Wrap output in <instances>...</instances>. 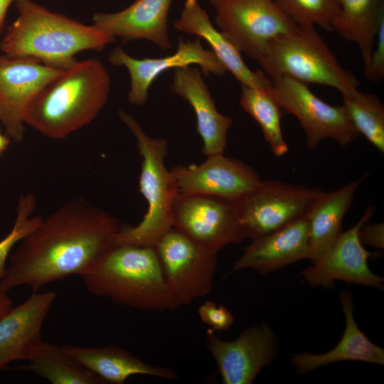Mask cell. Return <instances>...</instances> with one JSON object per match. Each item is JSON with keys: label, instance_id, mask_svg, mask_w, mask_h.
<instances>
[{"label": "cell", "instance_id": "obj_11", "mask_svg": "<svg viewBox=\"0 0 384 384\" xmlns=\"http://www.w3.org/2000/svg\"><path fill=\"white\" fill-rule=\"evenodd\" d=\"M154 247L177 307L211 292L218 253L205 250L174 228Z\"/></svg>", "mask_w": 384, "mask_h": 384}, {"label": "cell", "instance_id": "obj_31", "mask_svg": "<svg viewBox=\"0 0 384 384\" xmlns=\"http://www.w3.org/2000/svg\"><path fill=\"white\" fill-rule=\"evenodd\" d=\"M201 321L213 331H228L234 322L232 313L224 306L206 301L198 309Z\"/></svg>", "mask_w": 384, "mask_h": 384}, {"label": "cell", "instance_id": "obj_15", "mask_svg": "<svg viewBox=\"0 0 384 384\" xmlns=\"http://www.w3.org/2000/svg\"><path fill=\"white\" fill-rule=\"evenodd\" d=\"M207 348L215 359L224 384H250L276 354V341L265 324L244 330L233 341H225L208 329Z\"/></svg>", "mask_w": 384, "mask_h": 384}, {"label": "cell", "instance_id": "obj_7", "mask_svg": "<svg viewBox=\"0 0 384 384\" xmlns=\"http://www.w3.org/2000/svg\"><path fill=\"white\" fill-rule=\"evenodd\" d=\"M321 192L318 187L261 180L235 201L245 238L255 239L305 216Z\"/></svg>", "mask_w": 384, "mask_h": 384}, {"label": "cell", "instance_id": "obj_20", "mask_svg": "<svg viewBox=\"0 0 384 384\" xmlns=\"http://www.w3.org/2000/svg\"><path fill=\"white\" fill-rule=\"evenodd\" d=\"M170 90L192 107L197 132L203 141V154L207 156L223 154L233 121L217 110L200 70L191 66L174 69Z\"/></svg>", "mask_w": 384, "mask_h": 384}, {"label": "cell", "instance_id": "obj_27", "mask_svg": "<svg viewBox=\"0 0 384 384\" xmlns=\"http://www.w3.org/2000/svg\"><path fill=\"white\" fill-rule=\"evenodd\" d=\"M269 86L242 85L240 106L258 123L272 152L282 156L289 147L282 132V109L270 93Z\"/></svg>", "mask_w": 384, "mask_h": 384}, {"label": "cell", "instance_id": "obj_9", "mask_svg": "<svg viewBox=\"0 0 384 384\" xmlns=\"http://www.w3.org/2000/svg\"><path fill=\"white\" fill-rule=\"evenodd\" d=\"M171 225L214 253L245 239L235 201L218 196L178 191L173 202Z\"/></svg>", "mask_w": 384, "mask_h": 384}, {"label": "cell", "instance_id": "obj_23", "mask_svg": "<svg viewBox=\"0 0 384 384\" xmlns=\"http://www.w3.org/2000/svg\"><path fill=\"white\" fill-rule=\"evenodd\" d=\"M346 318V328L338 343L330 351L321 354H294L292 363L299 373H305L322 366L343 361H356L384 364V350L370 341L360 330L353 317V303L350 292L340 296Z\"/></svg>", "mask_w": 384, "mask_h": 384}, {"label": "cell", "instance_id": "obj_5", "mask_svg": "<svg viewBox=\"0 0 384 384\" xmlns=\"http://www.w3.org/2000/svg\"><path fill=\"white\" fill-rule=\"evenodd\" d=\"M118 114L136 138L142 158L139 189L148 208L138 225L122 226L115 236L114 245L154 247L172 228L171 209L178 192L174 176L165 165L168 142L147 135L136 119L127 112L119 110Z\"/></svg>", "mask_w": 384, "mask_h": 384}, {"label": "cell", "instance_id": "obj_1", "mask_svg": "<svg viewBox=\"0 0 384 384\" xmlns=\"http://www.w3.org/2000/svg\"><path fill=\"white\" fill-rule=\"evenodd\" d=\"M119 220L82 198H75L43 219L10 258L0 289L18 286L38 292L47 284L79 274L114 245Z\"/></svg>", "mask_w": 384, "mask_h": 384}, {"label": "cell", "instance_id": "obj_2", "mask_svg": "<svg viewBox=\"0 0 384 384\" xmlns=\"http://www.w3.org/2000/svg\"><path fill=\"white\" fill-rule=\"evenodd\" d=\"M18 16L0 41L2 53L29 57L65 70L83 50H102L115 38L95 25L87 26L50 11L33 0H15Z\"/></svg>", "mask_w": 384, "mask_h": 384}, {"label": "cell", "instance_id": "obj_33", "mask_svg": "<svg viewBox=\"0 0 384 384\" xmlns=\"http://www.w3.org/2000/svg\"><path fill=\"white\" fill-rule=\"evenodd\" d=\"M359 238L363 245L383 249L384 247V225L383 223L375 224L366 222L359 231Z\"/></svg>", "mask_w": 384, "mask_h": 384}, {"label": "cell", "instance_id": "obj_18", "mask_svg": "<svg viewBox=\"0 0 384 384\" xmlns=\"http://www.w3.org/2000/svg\"><path fill=\"white\" fill-rule=\"evenodd\" d=\"M251 240L234 262L229 274L245 269L265 274L301 260H311L306 215Z\"/></svg>", "mask_w": 384, "mask_h": 384}, {"label": "cell", "instance_id": "obj_17", "mask_svg": "<svg viewBox=\"0 0 384 384\" xmlns=\"http://www.w3.org/2000/svg\"><path fill=\"white\" fill-rule=\"evenodd\" d=\"M55 299L53 291L33 292L0 319V369L14 361H28L39 349L41 329Z\"/></svg>", "mask_w": 384, "mask_h": 384}, {"label": "cell", "instance_id": "obj_8", "mask_svg": "<svg viewBox=\"0 0 384 384\" xmlns=\"http://www.w3.org/2000/svg\"><path fill=\"white\" fill-rule=\"evenodd\" d=\"M219 31L242 53L258 62L273 38L295 31L296 24L276 0H208Z\"/></svg>", "mask_w": 384, "mask_h": 384}, {"label": "cell", "instance_id": "obj_14", "mask_svg": "<svg viewBox=\"0 0 384 384\" xmlns=\"http://www.w3.org/2000/svg\"><path fill=\"white\" fill-rule=\"evenodd\" d=\"M109 61L115 66H124L130 76L128 100L134 105L142 106L148 99L149 90L154 81L169 69L192 65H199L206 76L223 75L226 70L211 50L203 48L200 38L178 40V46L173 54L156 58H134L121 47L115 48L109 55Z\"/></svg>", "mask_w": 384, "mask_h": 384}, {"label": "cell", "instance_id": "obj_10", "mask_svg": "<svg viewBox=\"0 0 384 384\" xmlns=\"http://www.w3.org/2000/svg\"><path fill=\"white\" fill-rule=\"evenodd\" d=\"M271 81L268 87L270 93L282 110L298 119L308 149H316L326 139H332L343 146L360 135L342 106L325 102L311 91L307 84L289 77H279Z\"/></svg>", "mask_w": 384, "mask_h": 384}, {"label": "cell", "instance_id": "obj_34", "mask_svg": "<svg viewBox=\"0 0 384 384\" xmlns=\"http://www.w3.org/2000/svg\"><path fill=\"white\" fill-rule=\"evenodd\" d=\"M12 307V302L7 292L0 289V319Z\"/></svg>", "mask_w": 384, "mask_h": 384}, {"label": "cell", "instance_id": "obj_29", "mask_svg": "<svg viewBox=\"0 0 384 384\" xmlns=\"http://www.w3.org/2000/svg\"><path fill=\"white\" fill-rule=\"evenodd\" d=\"M281 9L298 26H318L333 31L340 11L338 0H276Z\"/></svg>", "mask_w": 384, "mask_h": 384}, {"label": "cell", "instance_id": "obj_24", "mask_svg": "<svg viewBox=\"0 0 384 384\" xmlns=\"http://www.w3.org/2000/svg\"><path fill=\"white\" fill-rule=\"evenodd\" d=\"M368 174L330 192L322 191L307 213L311 260L323 256L342 232L343 218Z\"/></svg>", "mask_w": 384, "mask_h": 384}, {"label": "cell", "instance_id": "obj_32", "mask_svg": "<svg viewBox=\"0 0 384 384\" xmlns=\"http://www.w3.org/2000/svg\"><path fill=\"white\" fill-rule=\"evenodd\" d=\"M365 77L375 83L384 79V21L381 23L368 63L364 67Z\"/></svg>", "mask_w": 384, "mask_h": 384}, {"label": "cell", "instance_id": "obj_12", "mask_svg": "<svg viewBox=\"0 0 384 384\" xmlns=\"http://www.w3.org/2000/svg\"><path fill=\"white\" fill-rule=\"evenodd\" d=\"M63 71L33 58L0 54V122L6 135L16 142L22 141L28 105Z\"/></svg>", "mask_w": 384, "mask_h": 384}, {"label": "cell", "instance_id": "obj_16", "mask_svg": "<svg viewBox=\"0 0 384 384\" xmlns=\"http://www.w3.org/2000/svg\"><path fill=\"white\" fill-rule=\"evenodd\" d=\"M178 191L235 201L260 181L257 173L240 159L216 154L203 163L178 165L171 169Z\"/></svg>", "mask_w": 384, "mask_h": 384}, {"label": "cell", "instance_id": "obj_30", "mask_svg": "<svg viewBox=\"0 0 384 384\" xmlns=\"http://www.w3.org/2000/svg\"><path fill=\"white\" fill-rule=\"evenodd\" d=\"M36 208L34 194L28 193L20 196L13 228L0 241V282L7 274L6 261L14 246L33 232L43 220L40 216H33Z\"/></svg>", "mask_w": 384, "mask_h": 384}, {"label": "cell", "instance_id": "obj_6", "mask_svg": "<svg viewBox=\"0 0 384 384\" xmlns=\"http://www.w3.org/2000/svg\"><path fill=\"white\" fill-rule=\"evenodd\" d=\"M257 63L270 80L289 77L331 87L341 95L358 89L353 74L339 63L314 26H299L273 38Z\"/></svg>", "mask_w": 384, "mask_h": 384}, {"label": "cell", "instance_id": "obj_3", "mask_svg": "<svg viewBox=\"0 0 384 384\" xmlns=\"http://www.w3.org/2000/svg\"><path fill=\"white\" fill-rule=\"evenodd\" d=\"M110 85L98 59L77 60L33 98L25 123L48 138L63 139L97 117L107 102Z\"/></svg>", "mask_w": 384, "mask_h": 384}, {"label": "cell", "instance_id": "obj_35", "mask_svg": "<svg viewBox=\"0 0 384 384\" xmlns=\"http://www.w3.org/2000/svg\"><path fill=\"white\" fill-rule=\"evenodd\" d=\"M15 0H0V35L2 31L5 18L9 6Z\"/></svg>", "mask_w": 384, "mask_h": 384}, {"label": "cell", "instance_id": "obj_21", "mask_svg": "<svg viewBox=\"0 0 384 384\" xmlns=\"http://www.w3.org/2000/svg\"><path fill=\"white\" fill-rule=\"evenodd\" d=\"M174 27L179 31L193 34L205 40L225 70L241 85L266 87L271 85V80L263 71H252L247 67L241 53L214 27L198 0L185 1L179 17L174 22Z\"/></svg>", "mask_w": 384, "mask_h": 384}, {"label": "cell", "instance_id": "obj_13", "mask_svg": "<svg viewBox=\"0 0 384 384\" xmlns=\"http://www.w3.org/2000/svg\"><path fill=\"white\" fill-rule=\"evenodd\" d=\"M374 213L375 208L368 206L353 226L341 232L323 256L313 260L310 267L302 271L304 281L313 287L331 288L335 280H342L383 290L384 279L370 270L368 260L371 253L364 248L359 238L361 226Z\"/></svg>", "mask_w": 384, "mask_h": 384}, {"label": "cell", "instance_id": "obj_28", "mask_svg": "<svg viewBox=\"0 0 384 384\" xmlns=\"http://www.w3.org/2000/svg\"><path fill=\"white\" fill-rule=\"evenodd\" d=\"M342 107L351 124L379 151L384 152V105L379 97L358 89L342 94Z\"/></svg>", "mask_w": 384, "mask_h": 384}, {"label": "cell", "instance_id": "obj_26", "mask_svg": "<svg viewBox=\"0 0 384 384\" xmlns=\"http://www.w3.org/2000/svg\"><path fill=\"white\" fill-rule=\"evenodd\" d=\"M21 367L44 378L52 384H102L99 377L75 361L61 346L49 342L39 349Z\"/></svg>", "mask_w": 384, "mask_h": 384}, {"label": "cell", "instance_id": "obj_4", "mask_svg": "<svg viewBox=\"0 0 384 384\" xmlns=\"http://www.w3.org/2000/svg\"><path fill=\"white\" fill-rule=\"evenodd\" d=\"M80 276L90 294L119 304L143 311L178 308L152 246L114 245Z\"/></svg>", "mask_w": 384, "mask_h": 384}, {"label": "cell", "instance_id": "obj_19", "mask_svg": "<svg viewBox=\"0 0 384 384\" xmlns=\"http://www.w3.org/2000/svg\"><path fill=\"white\" fill-rule=\"evenodd\" d=\"M173 0H135L114 13H95L93 25L119 37L123 43L144 39L163 50L172 48L168 33V16Z\"/></svg>", "mask_w": 384, "mask_h": 384}, {"label": "cell", "instance_id": "obj_36", "mask_svg": "<svg viewBox=\"0 0 384 384\" xmlns=\"http://www.w3.org/2000/svg\"><path fill=\"white\" fill-rule=\"evenodd\" d=\"M10 142L9 137L0 132V155L6 150Z\"/></svg>", "mask_w": 384, "mask_h": 384}, {"label": "cell", "instance_id": "obj_22", "mask_svg": "<svg viewBox=\"0 0 384 384\" xmlns=\"http://www.w3.org/2000/svg\"><path fill=\"white\" fill-rule=\"evenodd\" d=\"M61 347L70 357L105 383L123 384L128 378L136 375L165 379L178 378V374L172 369L150 365L115 345L98 347L63 345Z\"/></svg>", "mask_w": 384, "mask_h": 384}, {"label": "cell", "instance_id": "obj_25", "mask_svg": "<svg viewBox=\"0 0 384 384\" xmlns=\"http://www.w3.org/2000/svg\"><path fill=\"white\" fill-rule=\"evenodd\" d=\"M340 11L334 21L333 31L355 43L364 67L368 63L377 33L384 21L383 0H338Z\"/></svg>", "mask_w": 384, "mask_h": 384}]
</instances>
